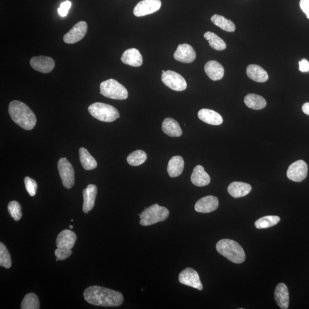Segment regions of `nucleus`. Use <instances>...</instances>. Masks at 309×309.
Returning <instances> with one entry per match:
<instances>
[{"label": "nucleus", "instance_id": "obj_42", "mask_svg": "<svg viewBox=\"0 0 309 309\" xmlns=\"http://www.w3.org/2000/svg\"><path fill=\"white\" fill-rule=\"evenodd\" d=\"M73 228V225H69V228L72 229Z\"/></svg>", "mask_w": 309, "mask_h": 309}, {"label": "nucleus", "instance_id": "obj_22", "mask_svg": "<svg viewBox=\"0 0 309 309\" xmlns=\"http://www.w3.org/2000/svg\"><path fill=\"white\" fill-rule=\"evenodd\" d=\"M191 181L196 186L204 187L209 185L211 179L203 167L198 165L195 167L192 173Z\"/></svg>", "mask_w": 309, "mask_h": 309}, {"label": "nucleus", "instance_id": "obj_16", "mask_svg": "<svg viewBox=\"0 0 309 309\" xmlns=\"http://www.w3.org/2000/svg\"><path fill=\"white\" fill-rule=\"evenodd\" d=\"M76 240V234L70 229H64L57 237V248L71 250L74 247Z\"/></svg>", "mask_w": 309, "mask_h": 309}, {"label": "nucleus", "instance_id": "obj_19", "mask_svg": "<svg viewBox=\"0 0 309 309\" xmlns=\"http://www.w3.org/2000/svg\"><path fill=\"white\" fill-rule=\"evenodd\" d=\"M204 70L208 77L213 81H220L224 76L223 66L216 61H208L204 66Z\"/></svg>", "mask_w": 309, "mask_h": 309}, {"label": "nucleus", "instance_id": "obj_32", "mask_svg": "<svg viewBox=\"0 0 309 309\" xmlns=\"http://www.w3.org/2000/svg\"><path fill=\"white\" fill-rule=\"evenodd\" d=\"M147 159V154L144 151L142 150H136L129 154L127 161L129 165L138 166L143 164Z\"/></svg>", "mask_w": 309, "mask_h": 309}, {"label": "nucleus", "instance_id": "obj_4", "mask_svg": "<svg viewBox=\"0 0 309 309\" xmlns=\"http://www.w3.org/2000/svg\"><path fill=\"white\" fill-rule=\"evenodd\" d=\"M169 210L165 207L158 204L145 208L140 214V224L143 226H148L159 222H164L169 218Z\"/></svg>", "mask_w": 309, "mask_h": 309}, {"label": "nucleus", "instance_id": "obj_27", "mask_svg": "<svg viewBox=\"0 0 309 309\" xmlns=\"http://www.w3.org/2000/svg\"><path fill=\"white\" fill-rule=\"evenodd\" d=\"M244 102L246 106L256 110H262L267 105L266 100L264 98L254 94L246 95Z\"/></svg>", "mask_w": 309, "mask_h": 309}, {"label": "nucleus", "instance_id": "obj_2", "mask_svg": "<svg viewBox=\"0 0 309 309\" xmlns=\"http://www.w3.org/2000/svg\"><path fill=\"white\" fill-rule=\"evenodd\" d=\"M8 111L14 122L26 130H31L36 126V117L26 104L14 100L10 103Z\"/></svg>", "mask_w": 309, "mask_h": 309}, {"label": "nucleus", "instance_id": "obj_40", "mask_svg": "<svg viewBox=\"0 0 309 309\" xmlns=\"http://www.w3.org/2000/svg\"><path fill=\"white\" fill-rule=\"evenodd\" d=\"M299 69L302 72H308L309 70V62L306 59H303L299 62Z\"/></svg>", "mask_w": 309, "mask_h": 309}, {"label": "nucleus", "instance_id": "obj_5", "mask_svg": "<svg viewBox=\"0 0 309 309\" xmlns=\"http://www.w3.org/2000/svg\"><path fill=\"white\" fill-rule=\"evenodd\" d=\"M90 114L101 122L110 123L118 119L119 112L114 107L103 103H95L89 107Z\"/></svg>", "mask_w": 309, "mask_h": 309}, {"label": "nucleus", "instance_id": "obj_15", "mask_svg": "<svg viewBox=\"0 0 309 309\" xmlns=\"http://www.w3.org/2000/svg\"><path fill=\"white\" fill-rule=\"evenodd\" d=\"M219 206V200L214 196H206L198 200L195 204V210L198 212L209 213Z\"/></svg>", "mask_w": 309, "mask_h": 309}, {"label": "nucleus", "instance_id": "obj_34", "mask_svg": "<svg viewBox=\"0 0 309 309\" xmlns=\"http://www.w3.org/2000/svg\"><path fill=\"white\" fill-rule=\"evenodd\" d=\"M0 266L6 269H10L12 266L11 255L2 242L0 244Z\"/></svg>", "mask_w": 309, "mask_h": 309}, {"label": "nucleus", "instance_id": "obj_29", "mask_svg": "<svg viewBox=\"0 0 309 309\" xmlns=\"http://www.w3.org/2000/svg\"><path fill=\"white\" fill-rule=\"evenodd\" d=\"M211 22L216 26L222 29V30L228 32H234L236 31V26L232 21L225 19L224 17L219 15H214L211 17Z\"/></svg>", "mask_w": 309, "mask_h": 309}, {"label": "nucleus", "instance_id": "obj_10", "mask_svg": "<svg viewBox=\"0 0 309 309\" xmlns=\"http://www.w3.org/2000/svg\"><path fill=\"white\" fill-rule=\"evenodd\" d=\"M308 167L306 163L302 160L296 161L292 164L287 171V177L290 180L300 182L307 177Z\"/></svg>", "mask_w": 309, "mask_h": 309}, {"label": "nucleus", "instance_id": "obj_13", "mask_svg": "<svg viewBox=\"0 0 309 309\" xmlns=\"http://www.w3.org/2000/svg\"><path fill=\"white\" fill-rule=\"evenodd\" d=\"M30 64L33 69L38 72L48 73L55 68V62L51 57L40 56L32 57Z\"/></svg>", "mask_w": 309, "mask_h": 309}, {"label": "nucleus", "instance_id": "obj_20", "mask_svg": "<svg viewBox=\"0 0 309 309\" xmlns=\"http://www.w3.org/2000/svg\"><path fill=\"white\" fill-rule=\"evenodd\" d=\"M274 298L279 307L287 309L289 304V293L285 283H280L275 287Z\"/></svg>", "mask_w": 309, "mask_h": 309}, {"label": "nucleus", "instance_id": "obj_3", "mask_svg": "<svg viewBox=\"0 0 309 309\" xmlns=\"http://www.w3.org/2000/svg\"><path fill=\"white\" fill-rule=\"evenodd\" d=\"M216 249L220 254L235 264H242L245 260L246 255L243 248L235 241L220 240L217 243Z\"/></svg>", "mask_w": 309, "mask_h": 309}, {"label": "nucleus", "instance_id": "obj_35", "mask_svg": "<svg viewBox=\"0 0 309 309\" xmlns=\"http://www.w3.org/2000/svg\"><path fill=\"white\" fill-rule=\"evenodd\" d=\"M8 210L11 216L15 221H18L22 218V207L18 202L15 200L11 202L8 204Z\"/></svg>", "mask_w": 309, "mask_h": 309}, {"label": "nucleus", "instance_id": "obj_36", "mask_svg": "<svg viewBox=\"0 0 309 309\" xmlns=\"http://www.w3.org/2000/svg\"><path fill=\"white\" fill-rule=\"evenodd\" d=\"M25 186L26 190L31 197H34L36 194L37 189V184L35 180L29 177H26L24 179Z\"/></svg>", "mask_w": 309, "mask_h": 309}, {"label": "nucleus", "instance_id": "obj_9", "mask_svg": "<svg viewBox=\"0 0 309 309\" xmlns=\"http://www.w3.org/2000/svg\"><path fill=\"white\" fill-rule=\"evenodd\" d=\"M179 281L183 285L200 291L203 290V285L197 271L190 267H187L181 271L179 275Z\"/></svg>", "mask_w": 309, "mask_h": 309}, {"label": "nucleus", "instance_id": "obj_31", "mask_svg": "<svg viewBox=\"0 0 309 309\" xmlns=\"http://www.w3.org/2000/svg\"><path fill=\"white\" fill-rule=\"evenodd\" d=\"M280 219V218L278 216H265L257 220L255 223V225L258 229L267 228L274 226L279 222Z\"/></svg>", "mask_w": 309, "mask_h": 309}, {"label": "nucleus", "instance_id": "obj_33", "mask_svg": "<svg viewBox=\"0 0 309 309\" xmlns=\"http://www.w3.org/2000/svg\"><path fill=\"white\" fill-rule=\"evenodd\" d=\"M21 308L22 309H39L40 308L39 300L34 293H28L23 300Z\"/></svg>", "mask_w": 309, "mask_h": 309}, {"label": "nucleus", "instance_id": "obj_37", "mask_svg": "<svg viewBox=\"0 0 309 309\" xmlns=\"http://www.w3.org/2000/svg\"><path fill=\"white\" fill-rule=\"evenodd\" d=\"M72 250L66 249L57 248L55 251L56 258L60 261H64L72 255Z\"/></svg>", "mask_w": 309, "mask_h": 309}, {"label": "nucleus", "instance_id": "obj_23", "mask_svg": "<svg viewBox=\"0 0 309 309\" xmlns=\"http://www.w3.org/2000/svg\"><path fill=\"white\" fill-rule=\"evenodd\" d=\"M198 115L199 119L203 122L213 126H219L223 122L222 116L218 112L210 109L204 108L200 110Z\"/></svg>", "mask_w": 309, "mask_h": 309}, {"label": "nucleus", "instance_id": "obj_7", "mask_svg": "<svg viewBox=\"0 0 309 309\" xmlns=\"http://www.w3.org/2000/svg\"><path fill=\"white\" fill-rule=\"evenodd\" d=\"M58 170L62 185L66 189H71L74 184V171L72 165L66 158H61L58 161Z\"/></svg>", "mask_w": 309, "mask_h": 309}, {"label": "nucleus", "instance_id": "obj_41", "mask_svg": "<svg viewBox=\"0 0 309 309\" xmlns=\"http://www.w3.org/2000/svg\"><path fill=\"white\" fill-rule=\"evenodd\" d=\"M302 111L304 114L309 116V102L304 103L302 106Z\"/></svg>", "mask_w": 309, "mask_h": 309}, {"label": "nucleus", "instance_id": "obj_17", "mask_svg": "<svg viewBox=\"0 0 309 309\" xmlns=\"http://www.w3.org/2000/svg\"><path fill=\"white\" fill-rule=\"evenodd\" d=\"M97 193L98 187L94 185H89L83 190L84 202H83V210L86 214L93 209Z\"/></svg>", "mask_w": 309, "mask_h": 309}, {"label": "nucleus", "instance_id": "obj_24", "mask_svg": "<svg viewBox=\"0 0 309 309\" xmlns=\"http://www.w3.org/2000/svg\"><path fill=\"white\" fill-rule=\"evenodd\" d=\"M248 76L254 82L264 83L269 79L268 73L261 66L256 64L249 65L246 69Z\"/></svg>", "mask_w": 309, "mask_h": 309}, {"label": "nucleus", "instance_id": "obj_25", "mask_svg": "<svg viewBox=\"0 0 309 309\" xmlns=\"http://www.w3.org/2000/svg\"><path fill=\"white\" fill-rule=\"evenodd\" d=\"M162 130L170 137H180L183 132L176 120L173 118H166L162 123Z\"/></svg>", "mask_w": 309, "mask_h": 309}, {"label": "nucleus", "instance_id": "obj_39", "mask_svg": "<svg viewBox=\"0 0 309 309\" xmlns=\"http://www.w3.org/2000/svg\"><path fill=\"white\" fill-rule=\"evenodd\" d=\"M300 7L309 19V0H300Z\"/></svg>", "mask_w": 309, "mask_h": 309}, {"label": "nucleus", "instance_id": "obj_28", "mask_svg": "<svg viewBox=\"0 0 309 309\" xmlns=\"http://www.w3.org/2000/svg\"><path fill=\"white\" fill-rule=\"evenodd\" d=\"M79 156L81 164L86 170H92L97 168V162L86 148L82 147L79 149Z\"/></svg>", "mask_w": 309, "mask_h": 309}, {"label": "nucleus", "instance_id": "obj_11", "mask_svg": "<svg viewBox=\"0 0 309 309\" xmlns=\"http://www.w3.org/2000/svg\"><path fill=\"white\" fill-rule=\"evenodd\" d=\"M161 6V0H142L134 8L133 14L136 17L152 14L160 10Z\"/></svg>", "mask_w": 309, "mask_h": 309}, {"label": "nucleus", "instance_id": "obj_8", "mask_svg": "<svg viewBox=\"0 0 309 309\" xmlns=\"http://www.w3.org/2000/svg\"><path fill=\"white\" fill-rule=\"evenodd\" d=\"M162 81L167 87L175 91H183L187 89L185 78L173 70H166L162 73Z\"/></svg>", "mask_w": 309, "mask_h": 309}, {"label": "nucleus", "instance_id": "obj_26", "mask_svg": "<svg viewBox=\"0 0 309 309\" xmlns=\"http://www.w3.org/2000/svg\"><path fill=\"white\" fill-rule=\"evenodd\" d=\"M185 162L181 156H175L171 159L168 166V172L171 178L178 177L183 173Z\"/></svg>", "mask_w": 309, "mask_h": 309}, {"label": "nucleus", "instance_id": "obj_6", "mask_svg": "<svg viewBox=\"0 0 309 309\" xmlns=\"http://www.w3.org/2000/svg\"><path fill=\"white\" fill-rule=\"evenodd\" d=\"M100 94L108 98L115 100H125L128 97V93L122 85L114 79H109L100 84Z\"/></svg>", "mask_w": 309, "mask_h": 309}, {"label": "nucleus", "instance_id": "obj_38", "mask_svg": "<svg viewBox=\"0 0 309 309\" xmlns=\"http://www.w3.org/2000/svg\"><path fill=\"white\" fill-rule=\"evenodd\" d=\"M72 6V3L69 1H66L61 4L60 7L58 9V13L61 17H65L68 14V11Z\"/></svg>", "mask_w": 309, "mask_h": 309}, {"label": "nucleus", "instance_id": "obj_12", "mask_svg": "<svg viewBox=\"0 0 309 309\" xmlns=\"http://www.w3.org/2000/svg\"><path fill=\"white\" fill-rule=\"evenodd\" d=\"M88 30L87 24L80 22L75 24L73 27L64 36V41L66 44H74L82 40L85 37Z\"/></svg>", "mask_w": 309, "mask_h": 309}, {"label": "nucleus", "instance_id": "obj_1", "mask_svg": "<svg viewBox=\"0 0 309 309\" xmlns=\"http://www.w3.org/2000/svg\"><path fill=\"white\" fill-rule=\"evenodd\" d=\"M84 297L90 304L104 307L119 306L124 301L123 295L120 292L98 286L87 288Z\"/></svg>", "mask_w": 309, "mask_h": 309}, {"label": "nucleus", "instance_id": "obj_21", "mask_svg": "<svg viewBox=\"0 0 309 309\" xmlns=\"http://www.w3.org/2000/svg\"><path fill=\"white\" fill-rule=\"evenodd\" d=\"M252 190V187L249 184L234 182L227 188L228 193L235 198L244 197L248 195Z\"/></svg>", "mask_w": 309, "mask_h": 309}, {"label": "nucleus", "instance_id": "obj_30", "mask_svg": "<svg viewBox=\"0 0 309 309\" xmlns=\"http://www.w3.org/2000/svg\"><path fill=\"white\" fill-rule=\"evenodd\" d=\"M204 37L208 41L210 47L216 51H223L227 47L224 41L214 32H207L204 33Z\"/></svg>", "mask_w": 309, "mask_h": 309}, {"label": "nucleus", "instance_id": "obj_18", "mask_svg": "<svg viewBox=\"0 0 309 309\" xmlns=\"http://www.w3.org/2000/svg\"><path fill=\"white\" fill-rule=\"evenodd\" d=\"M121 60L124 64L134 66V67H139L143 64V57L139 50L136 48L126 50L121 57Z\"/></svg>", "mask_w": 309, "mask_h": 309}, {"label": "nucleus", "instance_id": "obj_14", "mask_svg": "<svg viewBox=\"0 0 309 309\" xmlns=\"http://www.w3.org/2000/svg\"><path fill=\"white\" fill-rule=\"evenodd\" d=\"M174 57L179 62L189 64L195 60L196 53L194 48L189 44H180L175 52Z\"/></svg>", "mask_w": 309, "mask_h": 309}, {"label": "nucleus", "instance_id": "obj_43", "mask_svg": "<svg viewBox=\"0 0 309 309\" xmlns=\"http://www.w3.org/2000/svg\"><path fill=\"white\" fill-rule=\"evenodd\" d=\"M162 73H165V72H166V71H165V70H163L162 71Z\"/></svg>", "mask_w": 309, "mask_h": 309}]
</instances>
